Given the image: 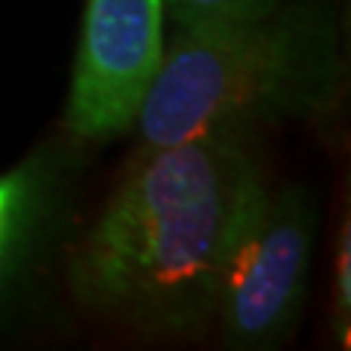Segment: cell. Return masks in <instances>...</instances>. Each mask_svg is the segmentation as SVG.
<instances>
[{
	"label": "cell",
	"mask_w": 351,
	"mask_h": 351,
	"mask_svg": "<svg viewBox=\"0 0 351 351\" xmlns=\"http://www.w3.org/2000/svg\"><path fill=\"white\" fill-rule=\"evenodd\" d=\"M267 176L255 132L144 147L68 252L76 304L144 337H202L243 208Z\"/></svg>",
	"instance_id": "1"
},
{
	"label": "cell",
	"mask_w": 351,
	"mask_h": 351,
	"mask_svg": "<svg viewBox=\"0 0 351 351\" xmlns=\"http://www.w3.org/2000/svg\"><path fill=\"white\" fill-rule=\"evenodd\" d=\"M346 88L339 0H281L240 24L176 29L135 129L144 147H167L211 132L325 123Z\"/></svg>",
	"instance_id": "2"
},
{
	"label": "cell",
	"mask_w": 351,
	"mask_h": 351,
	"mask_svg": "<svg viewBox=\"0 0 351 351\" xmlns=\"http://www.w3.org/2000/svg\"><path fill=\"white\" fill-rule=\"evenodd\" d=\"M319 237V199L304 184L258 182L240 217L219 287V343L269 351L302 322Z\"/></svg>",
	"instance_id": "3"
},
{
	"label": "cell",
	"mask_w": 351,
	"mask_h": 351,
	"mask_svg": "<svg viewBox=\"0 0 351 351\" xmlns=\"http://www.w3.org/2000/svg\"><path fill=\"white\" fill-rule=\"evenodd\" d=\"M164 0H85L64 132L114 141L135 129L164 59Z\"/></svg>",
	"instance_id": "4"
},
{
	"label": "cell",
	"mask_w": 351,
	"mask_h": 351,
	"mask_svg": "<svg viewBox=\"0 0 351 351\" xmlns=\"http://www.w3.org/2000/svg\"><path fill=\"white\" fill-rule=\"evenodd\" d=\"M73 167L44 144L0 173V311L36 276L68 214Z\"/></svg>",
	"instance_id": "5"
},
{
	"label": "cell",
	"mask_w": 351,
	"mask_h": 351,
	"mask_svg": "<svg viewBox=\"0 0 351 351\" xmlns=\"http://www.w3.org/2000/svg\"><path fill=\"white\" fill-rule=\"evenodd\" d=\"M281 0H164L176 29H205L252 21L272 12Z\"/></svg>",
	"instance_id": "6"
},
{
	"label": "cell",
	"mask_w": 351,
	"mask_h": 351,
	"mask_svg": "<svg viewBox=\"0 0 351 351\" xmlns=\"http://www.w3.org/2000/svg\"><path fill=\"white\" fill-rule=\"evenodd\" d=\"M334 302H331V331L339 346H348L351 337V226L343 223L337 237V258H334Z\"/></svg>",
	"instance_id": "7"
}]
</instances>
